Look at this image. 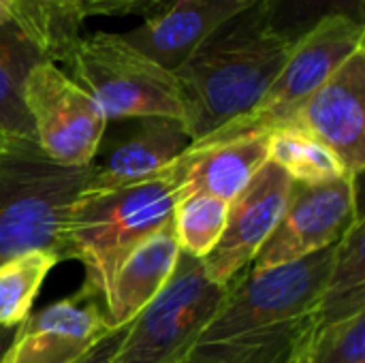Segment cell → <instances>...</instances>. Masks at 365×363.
I'll return each mask as SVG.
<instances>
[{"label":"cell","mask_w":365,"mask_h":363,"mask_svg":"<svg viewBox=\"0 0 365 363\" xmlns=\"http://www.w3.org/2000/svg\"><path fill=\"white\" fill-rule=\"evenodd\" d=\"M325 248L267 270H244L190 355L216 363H293L319 329V304L334 261Z\"/></svg>","instance_id":"cell-1"},{"label":"cell","mask_w":365,"mask_h":363,"mask_svg":"<svg viewBox=\"0 0 365 363\" xmlns=\"http://www.w3.org/2000/svg\"><path fill=\"white\" fill-rule=\"evenodd\" d=\"M291 49L293 43L269 26L261 2L207 36L173 71L192 143L250 113Z\"/></svg>","instance_id":"cell-2"},{"label":"cell","mask_w":365,"mask_h":363,"mask_svg":"<svg viewBox=\"0 0 365 363\" xmlns=\"http://www.w3.org/2000/svg\"><path fill=\"white\" fill-rule=\"evenodd\" d=\"M180 201L173 167L156 178L111 188L83 190L71 208L62 259L83 265V285L101 297L126 255L165 227Z\"/></svg>","instance_id":"cell-3"},{"label":"cell","mask_w":365,"mask_h":363,"mask_svg":"<svg viewBox=\"0 0 365 363\" xmlns=\"http://www.w3.org/2000/svg\"><path fill=\"white\" fill-rule=\"evenodd\" d=\"M86 186V167L58 165L36 143L11 141L0 154V263L28 252L62 259L66 220Z\"/></svg>","instance_id":"cell-4"},{"label":"cell","mask_w":365,"mask_h":363,"mask_svg":"<svg viewBox=\"0 0 365 363\" xmlns=\"http://www.w3.org/2000/svg\"><path fill=\"white\" fill-rule=\"evenodd\" d=\"M62 64V71L94 98L105 120L163 116L184 122L173 71L130 47L120 34L81 36Z\"/></svg>","instance_id":"cell-5"},{"label":"cell","mask_w":365,"mask_h":363,"mask_svg":"<svg viewBox=\"0 0 365 363\" xmlns=\"http://www.w3.org/2000/svg\"><path fill=\"white\" fill-rule=\"evenodd\" d=\"M225 295L227 287L210 280L201 259L180 252L173 276L124 327L109 363H182Z\"/></svg>","instance_id":"cell-6"},{"label":"cell","mask_w":365,"mask_h":363,"mask_svg":"<svg viewBox=\"0 0 365 363\" xmlns=\"http://www.w3.org/2000/svg\"><path fill=\"white\" fill-rule=\"evenodd\" d=\"M364 39L365 24L344 15L323 19L293 43L282 71L257 107L201 141L257 137L267 135L278 126L293 124L302 105L342 66V62L365 47Z\"/></svg>","instance_id":"cell-7"},{"label":"cell","mask_w":365,"mask_h":363,"mask_svg":"<svg viewBox=\"0 0 365 363\" xmlns=\"http://www.w3.org/2000/svg\"><path fill=\"white\" fill-rule=\"evenodd\" d=\"M24 103L36 145L49 160L66 167H86L92 160L107 120L94 98L58 64L43 60L32 66Z\"/></svg>","instance_id":"cell-8"},{"label":"cell","mask_w":365,"mask_h":363,"mask_svg":"<svg viewBox=\"0 0 365 363\" xmlns=\"http://www.w3.org/2000/svg\"><path fill=\"white\" fill-rule=\"evenodd\" d=\"M357 197L359 180L353 178L323 184L293 182L289 203L250 267L267 270L336 246L351 225L361 218Z\"/></svg>","instance_id":"cell-9"},{"label":"cell","mask_w":365,"mask_h":363,"mask_svg":"<svg viewBox=\"0 0 365 363\" xmlns=\"http://www.w3.org/2000/svg\"><path fill=\"white\" fill-rule=\"evenodd\" d=\"M192 145L178 118L107 120L88 169L86 190H111L167 173Z\"/></svg>","instance_id":"cell-10"},{"label":"cell","mask_w":365,"mask_h":363,"mask_svg":"<svg viewBox=\"0 0 365 363\" xmlns=\"http://www.w3.org/2000/svg\"><path fill=\"white\" fill-rule=\"evenodd\" d=\"M103 297L90 287L30 312L9 340L0 363H79L111 336Z\"/></svg>","instance_id":"cell-11"},{"label":"cell","mask_w":365,"mask_h":363,"mask_svg":"<svg viewBox=\"0 0 365 363\" xmlns=\"http://www.w3.org/2000/svg\"><path fill=\"white\" fill-rule=\"evenodd\" d=\"M293 188V180L274 163H265L250 184L229 203L225 231L214 250L201 261L210 280L229 287L250 267L259 248L274 233Z\"/></svg>","instance_id":"cell-12"},{"label":"cell","mask_w":365,"mask_h":363,"mask_svg":"<svg viewBox=\"0 0 365 363\" xmlns=\"http://www.w3.org/2000/svg\"><path fill=\"white\" fill-rule=\"evenodd\" d=\"M293 124L321 139L344 165L349 178L359 180L365 167V47L302 105Z\"/></svg>","instance_id":"cell-13"},{"label":"cell","mask_w":365,"mask_h":363,"mask_svg":"<svg viewBox=\"0 0 365 363\" xmlns=\"http://www.w3.org/2000/svg\"><path fill=\"white\" fill-rule=\"evenodd\" d=\"M259 0H173L120 36L160 66L175 71L222 24Z\"/></svg>","instance_id":"cell-14"},{"label":"cell","mask_w":365,"mask_h":363,"mask_svg":"<svg viewBox=\"0 0 365 363\" xmlns=\"http://www.w3.org/2000/svg\"><path fill=\"white\" fill-rule=\"evenodd\" d=\"M265 163L267 135L195 141L173 165V173L180 184V199L188 195H210L231 203Z\"/></svg>","instance_id":"cell-15"},{"label":"cell","mask_w":365,"mask_h":363,"mask_svg":"<svg viewBox=\"0 0 365 363\" xmlns=\"http://www.w3.org/2000/svg\"><path fill=\"white\" fill-rule=\"evenodd\" d=\"M178 259L180 246L171 220L126 255L103 293V308L111 329H124L165 289Z\"/></svg>","instance_id":"cell-16"},{"label":"cell","mask_w":365,"mask_h":363,"mask_svg":"<svg viewBox=\"0 0 365 363\" xmlns=\"http://www.w3.org/2000/svg\"><path fill=\"white\" fill-rule=\"evenodd\" d=\"M43 53L13 26H0V135L11 141H32L34 126L24 103V83Z\"/></svg>","instance_id":"cell-17"},{"label":"cell","mask_w":365,"mask_h":363,"mask_svg":"<svg viewBox=\"0 0 365 363\" xmlns=\"http://www.w3.org/2000/svg\"><path fill=\"white\" fill-rule=\"evenodd\" d=\"M364 246V218H359L336 244L334 261L319 304V327L365 315Z\"/></svg>","instance_id":"cell-18"},{"label":"cell","mask_w":365,"mask_h":363,"mask_svg":"<svg viewBox=\"0 0 365 363\" xmlns=\"http://www.w3.org/2000/svg\"><path fill=\"white\" fill-rule=\"evenodd\" d=\"M267 160L299 184H323L349 178L340 158L297 124L278 126L267 133Z\"/></svg>","instance_id":"cell-19"},{"label":"cell","mask_w":365,"mask_h":363,"mask_svg":"<svg viewBox=\"0 0 365 363\" xmlns=\"http://www.w3.org/2000/svg\"><path fill=\"white\" fill-rule=\"evenodd\" d=\"M60 261L53 252H28L0 263V329L17 327L30 315L41 285Z\"/></svg>","instance_id":"cell-20"},{"label":"cell","mask_w":365,"mask_h":363,"mask_svg":"<svg viewBox=\"0 0 365 363\" xmlns=\"http://www.w3.org/2000/svg\"><path fill=\"white\" fill-rule=\"evenodd\" d=\"M229 216V203L210 195L182 197L173 210L171 223L180 252L205 259L218 244Z\"/></svg>","instance_id":"cell-21"},{"label":"cell","mask_w":365,"mask_h":363,"mask_svg":"<svg viewBox=\"0 0 365 363\" xmlns=\"http://www.w3.org/2000/svg\"><path fill=\"white\" fill-rule=\"evenodd\" d=\"M269 26L295 43L327 17L344 15L365 24V0H259Z\"/></svg>","instance_id":"cell-22"},{"label":"cell","mask_w":365,"mask_h":363,"mask_svg":"<svg viewBox=\"0 0 365 363\" xmlns=\"http://www.w3.org/2000/svg\"><path fill=\"white\" fill-rule=\"evenodd\" d=\"M297 363H365V315L319 327Z\"/></svg>","instance_id":"cell-23"},{"label":"cell","mask_w":365,"mask_h":363,"mask_svg":"<svg viewBox=\"0 0 365 363\" xmlns=\"http://www.w3.org/2000/svg\"><path fill=\"white\" fill-rule=\"evenodd\" d=\"M173 0H81V15L86 17H118L135 15L152 9H163Z\"/></svg>","instance_id":"cell-24"},{"label":"cell","mask_w":365,"mask_h":363,"mask_svg":"<svg viewBox=\"0 0 365 363\" xmlns=\"http://www.w3.org/2000/svg\"><path fill=\"white\" fill-rule=\"evenodd\" d=\"M122 332L124 329H115L111 336H107L103 342H98L79 363H109L115 347H118V342H120V338H122Z\"/></svg>","instance_id":"cell-25"},{"label":"cell","mask_w":365,"mask_h":363,"mask_svg":"<svg viewBox=\"0 0 365 363\" xmlns=\"http://www.w3.org/2000/svg\"><path fill=\"white\" fill-rule=\"evenodd\" d=\"M11 24V9L6 0H0V26Z\"/></svg>","instance_id":"cell-26"},{"label":"cell","mask_w":365,"mask_h":363,"mask_svg":"<svg viewBox=\"0 0 365 363\" xmlns=\"http://www.w3.org/2000/svg\"><path fill=\"white\" fill-rule=\"evenodd\" d=\"M182 363H216V362H210V359H201V357H195V355H190V357H186Z\"/></svg>","instance_id":"cell-27"},{"label":"cell","mask_w":365,"mask_h":363,"mask_svg":"<svg viewBox=\"0 0 365 363\" xmlns=\"http://www.w3.org/2000/svg\"><path fill=\"white\" fill-rule=\"evenodd\" d=\"M9 143H11V139H6V137H2V135H0V154L6 150V145H9Z\"/></svg>","instance_id":"cell-28"},{"label":"cell","mask_w":365,"mask_h":363,"mask_svg":"<svg viewBox=\"0 0 365 363\" xmlns=\"http://www.w3.org/2000/svg\"><path fill=\"white\" fill-rule=\"evenodd\" d=\"M293 363H297V359H295V362H293Z\"/></svg>","instance_id":"cell-29"}]
</instances>
